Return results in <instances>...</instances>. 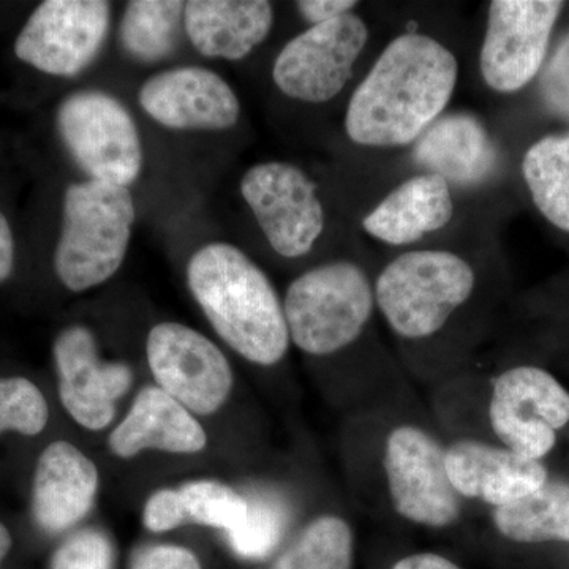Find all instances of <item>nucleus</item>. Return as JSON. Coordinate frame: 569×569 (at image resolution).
Here are the masks:
<instances>
[{
  "mask_svg": "<svg viewBox=\"0 0 569 569\" xmlns=\"http://www.w3.org/2000/svg\"><path fill=\"white\" fill-rule=\"evenodd\" d=\"M541 93L550 110L569 119V33L542 70Z\"/></svg>",
  "mask_w": 569,
  "mask_h": 569,
  "instance_id": "obj_30",
  "label": "nucleus"
},
{
  "mask_svg": "<svg viewBox=\"0 0 569 569\" xmlns=\"http://www.w3.org/2000/svg\"><path fill=\"white\" fill-rule=\"evenodd\" d=\"M274 26V7L266 0H192L183 28L208 58L241 61L260 47Z\"/></svg>",
  "mask_w": 569,
  "mask_h": 569,
  "instance_id": "obj_21",
  "label": "nucleus"
},
{
  "mask_svg": "<svg viewBox=\"0 0 569 569\" xmlns=\"http://www.w3.org/2000/svg\"><path fill=\"white\" fill-rule=\"evenodd\" d=\"M187 283L217 335L258 366L282 361L290 346L274 284L238 247H201L187 266Z\"/></svg>",
  "mask_w": 569,
  "mask_h": 569,
  "instance_id": "obj_2",
  "label": "nucleus"
},
{
  "mask_svg": "<svg viewBox=\"0 0 569 569\" xmlns=\"http://www.w3.org/2000/svg\"><path fill=\"white\" fill-rule=\"evenodd\" d=\"M353 533L346 520L321 516L302 530L271 569H351Z\"/></svg>",
  "mask_w": 569,
  "mask_h": 569,
  "instance_id": "obj_25",
  "label": "nucleus"
},
{
  "mask_svg": "<svg viewBox=\"0 0 569 569\" xmlns=\"http://www.w3.org/2000/svg\"><path fill=\"white\" fill-rule=\"evenodd\" d=\"M186 520L181 496L176 489H162L153 493L142 512V522L152 533L178 529Z\"/></svg>",
  "mask_w": 569,
  "mask_h": 569,
  "instance_id": "obj_31",
  "label": "nucleus"
},
{
  "mask_svg": "<svg viewBox=\"0 0 569 569\" xmlns=\"http://www.w3.org/2000/svg\"><path fill=\"white\" fill-rule=\"evenodd\" d=\"M13 548V538L2 522H0V569H2L3 561L9 557L10 550Z\"/></svg>",
  "mask_w": 569,
  "mask_h": 569,
  "instance_id": "obj_36",
  "label": "nucleus"
},
{
  "mask_svg": "<svg viewBox=\"0 0 569 569\" xmlns=\"http://www.w3.org/2000/svg\"><path fill=\"white\" fill-rule=\"evenodd\" d=\"M455 216V194L447 179L419 171L385 194L362 217L361 227L381 244L410 247L445 230Z\"/></svg>",
  "mask_w": 569,
  "mask_h": 569,
  "instance_id": "obj_16",
  "label": "nucleus"
},
{
  "mask_svg": "<svg viewBox=\"0 0 569 569\" xmlns=\"http://www.w3.org/2000/svg\"><path fill=\"white\" fill-rule=\"evenodd\" d=\"M14 236L7 217L0 211V283L7 282L14 269Z\"/></svg>",
  "mask_w": 569,
  "mask_h": 569,
  "instance_id": "obj_34",
  "label": "nucleus"
},
{
  "mask_svg": "<svg viewBox=\"0 0 569 569\" xmlns=\"http://www.w3.org/2000/svg\"><path fill=\"white\" fill-rule=\"evenodd\" d=\"M492 519L515 542H569V485L546 482L530 496L496 508Z\"/></svg>",
  "mask_w": 569,
  "mask_h": 569,
  "instance_id": "obj_22",
  "label": "nucleus"
},
{
  "mask_svg": "<svg viewBox=\"0 0 569 569\" xmlns=\"http://www.w3.org/2000/svg\"><path fill=\"white\" fill-rule=\"evenodd\" d=\"M241 193L269 246L283 258L312 252L326 228L317 183L295 164L264 162L247 170Z\"/></svg>",
  "mask_w": 569,
  "mask_h": 569,
  "instance_id": "obj_8",
  "label": "nucleus"
},
{
  "mask_svg": "<svg viewBox=\"0 0 569 569\" xmlns=\"http://www.w3.org/2000/svg\"><path fill=\"white\" fill-rule=\"evenodd\" d=\"M489 419L505 448L539 460L569 422V392L546 370L515 367L493 380Z\"/></svg>",
  "mask_w": 569,
  "mask_h": 569,
  "instance_id": "obj_11",
  "label": "nucleus"
},
{
  "mask_svg": "<svg viewBox=\"0 0 569 569\" xmlns=\"http://www.w3.org/2000/svg\"><path fill=\"white\" fill-rule=\"evenodd\" d=\"M99 490V470L69 441H52L37 460L32 516L47 533L71 529L91 511Z\"/></svg>",
  "mask_w": 569,
  "mask_h": 569,
  "instance_id": "obj_18",
  "label": "nucleus"
},
{
  "mask_svg": "<svg viewBox=\"0 0 569 569\" xmlns=\"http://www.w3.org/2000/svg\"><path fill=\"white\" fill-rule=\"evenodd\" d=\"M110 13L103 0L41 2L18 33L14 54L41 73L74 77L102 50Z\"/></svg>",
  "mask_w": 569,
  "mask_h": 569,
  "instance_id": "obj_12",
  "label": "nucleus"
},
{
  "mask_svg": "<svg viewBox=\"0 0 569 569\" xmlns=\"http://www.w3.org/2000/svg\"><path fill=\"white\" fill-rule=\"evenodd\" d=\"M563 2L493 0L479 50V73L490 91L518 92L541 71Z\"/></svg>",
  "mask_w": 569,
  "mask_h": 569,
  "instance_id": "obj_9",
  "label": "nucleus"
},
{
  "mask_svg": "<svg viewBox=\"0 0 569 569\" xmlns=\"http://www.w3.org/2000/svg\"><path fill=\"white\" fill-rule=\"evenodd\" d=\"M133 222L129 187L91 179L67 187L54 252L63 287L81 293L111 279L126 258Z\"/></svg>",
  "mask_w": 569,
  "mask_h": 569,
  "instance_id": "obj_3",
  "label": "nucleus"
},
{
  "mask_svg": "<svg viewBox=\"0 0 569 569\" xmlns=\"http://www.w3.org/2000/svg\"><path fill=\"white\" fill-rule=\"evenodd\" d=\"M157 387L190 413L208 417L224 406L233 389L227 356L208 337L181 323L153 326L146 343Z\"/></svg>",
  "mask_w": 569,
  "mask_h": 569,
  "instance_id": "obj_10",
  "label": "nucleus"
},
{
  "mask_svg": "<svg viewBox=\"0 0 569 569\" xmlns=\"http://www.w3.org/2000/svg\"><path fill=\"white\" fill-rule=\"evenodd\" d=\"M459 70L458 56L436 37L418 31L395 37L348 100V140L367 149L413 146L447 112Z\"/></svg>",
  "mask_w": 569,
  "mask_h": 569,
  "instance_id": "obj_1",
  "label": "nucleus"
},
{
  "mask_svg": "<svg viewBox=\"0 0 569 569\" xmlns=\"http://www.w3.org/2000/svg\"><path fill=\"white\" fill-rule=\"evenodd\" d=\"M296 6H298L301 17L310 22V26H316L353 13L358 9L359 2H355V0H302Z\"/></svg>",
  "mask_w": 569,
  "mask_h": 569,
  "instance_id": "obj_33",
  "label": "nucleus"
},
{
  "mask_svg": "<svg viewBox=\"0 0 569 569\" xmlns=\"http://www.w3.org/2000/svg\"><path fill=\"white\" fill-rule=\"evenodd\" d=\"M130 569H203L193 550L176 545L146 546L134 552Z\"/></svg>",
  "mask_w": 569,
  "mask_h": 569,
  "instance_id": "obj_32",
  "label": "nucleus"
},
{
  "mask_svg": "<svg viewBox=\"0 0 569 569\" xmlns=\"http://www.w3.org/2000/svg\"><path fill=\"white\" fill-rule=\"evenodd\" d=\"M142 110L168 129L227 130L241 103L231 86L201 67H178L149 78L140 89Z\"/></svg>",
  "mask_w": 569,
  "mask_h": 569,
  "instance_id": "obj_15",
  "label": "nucleus"
},
{
  "mask_svg": "<svg viewBox=\"0 0 569 569\" xmlns=\"http://www.w3.org/2000/svg\"><path fill=\"white\" fill-rule=\"evenodd\" d=\"M376 291L356 261L336 260L295 279L283 299L288 335L310 356L339 353L355 343L376 310Z\"/></svg>",
  "mask_w": 569,
  "mask_h": 569,
  "instance_id": "obj_5",
  "label": "nucleus"
},
{
  "mask_svg": "<svg viewBox=\"0 0 569 569\" xmlns=\"http://www.w3.org/2000/svg\"><path fill=\"white\" fill-rule=\"evenodd\" d=\"M389 497L402 518L443 529L459 519L460 496L449 481L445 451L429 433L400 426L385 448Z\"/></svg>",
  "mask_w": 569,
  "mask_h": 569,
  "instance_id": "obj_13",
  "label": "nucleus"
},
{
  "mask_svg": "<svg viewBox=\"0 0 569 569\" xmlns=\"http://www.w3.org/2000/svg\"><path fill=\"white\" fill-rule=\"evenodd\" d=\"M369 40V24L356 11L310 26L277 54L272 80L298 102H331L353 78Z\"/></svg>",
  "mask_w": 569,
  "mask_h": 569,
  "instance_id": "obj_7",
  "label": "nucleus"
},
{
  "mask_svg": "<svg viewBox=\"0 0 569 569\" xmlns=\"http://www.w3.org/2000/svg\"><path fill=\"white\" fill-rule=\"evenodd\" d=\"M246 519L228 535L231 549L247 560H261L271 556L282 541L288 515L282 501L272 497L249 500Z\"/></svg>",
  "mask_w": 569,
  "mask_h": 569,
  "instance_id": "obj_27",
  "label": "nucleus"
},
{
  "mask_svg": "<svg viewBox=\"0 0 569 569\" xmlns=\"http://www.w3.org/2000/svg\"><path fill=\"white\" fill-rule=\"evenodd\" d=\"M48 419L50 408L37 385L24 377H0V433L36 437L43 432Z\"/></svg>",
  "mask_w": 569,
  "mask_h": 569,
  "instance_id": "obj_28",
  "label": "nucleus"
},
{
  "mask_svg": "<svg viewBox=\"0 0 569 569\" xmlns=\"http://www.w3.org/2000/svg\"><path fill=\"white\" fill-rule=\"evenodd\" d=\"M186 2L133 0L127 3L119 29L123 50L142 62L167 58L178 47Z\"/></svg>",
  "mask_w": 569,
  "mask_h": 569,
  "instance_id": "obj_24",
  "label": "nucleus"
},
{
  "mask_svg": "<svg viewBox=\"0 0 569 569\" xmlns=\"http://www.w3.org/2000/svg\"><path fill=\"white\" fill-rule=\"evenodd\" d=\"M58 391L63 408L84 429H107L114 418L116 402L132 385V370L123 362L102 361L96 337L84 326L74 325L56 337Z\"/></svg>",
  "mask_w": 569,
  "mask_h": 569,
  "instance_id": "obj_14",
  "label": "nucleus"
},
{
  "mask_svg": "<svg viewBox=\"0 0 569 569\" xmlns=\"http://www.w3.org/2000/svg\"><path fill=\"white\" fill-rule=\"evenodd\" d=\"M392 569H460L455 561L433 552L415 553L397 561Z\"/></svg>",
  "mask_w": 569,
  "mask_h": 569,
  "instance_id": "obj_35",
  "label": "nucleus"
},
{
  "mask_svg": "<svg viewBox=\"0 0 569 569\" xmlns=\"http://www.w3.org/2000/svg\"><path fill=\"white\" fill-rule=\"evenodd\" d=\"M522 174L538 211L569 233V132L548 134L531 144Z\"/></svg>",
  "mask_w": 569,
  "mask_h": 569,
  "instance_id": "obj_23",
  "label": "nucleus"
},
{
  "mask_svg": "<svg viewBox=\"0 0 569 569\" xmlns=\"http://www.w3.org/2000/svg\"><path fill=\"white\" fill-rule=\"evenodd\" d=\"M445 467L460 497L479 498L500 508L530 496L548 482L539 460L482 441H456L445 451Z\"/></svg>",
  "mask_w": 569,
  "mask_h": 569,
  "instance_id": "obj_17",
  "label": "nucleus"
},
{
  "mask_svg": "<svg viewBox=\"0 0 569 569\" xmlns=\"http://www.w3.org/2000/svg\"><path fill=\"white\" fill-rule=\"evenodd\" d=\"M179 490L187 520L230 533L246 519L249 501L230 486L198 479Z\"/></svg>",
  "mask_w": 569,
  "mask_h": 569,
  "instance_id": "obj_26",
  "label": "nucleus"
},
{
  "mask_svg": "<svg viewBox=\"0 0 569 569\" xmlns=\"http://www.w3.org/2000/svg\"><path fill=\"white\" fill-rule=\"evenodd\" d=\"M477 272L462 254L447 249H411L378 274L376 305L389 328L408 340L429 339L470 301Z\"/></svg>",
  "mask_w": 569,
  "mask_h": 569,
  "instance_id": "obj_4",
  "label": "nucleus"
},
{
  "mask_svg": "<svg viewBox=\"0 0 569 569\" xmlns=\"http://www.w3.org/2000/svg\"><path fill=\"white\" fill-rule=\"evenodd\" d=\"M67 151L91 181L129 187L140 178L142 149L132 114L100 91L71 93L58 110Z\"/></svg>",
  "mask_w": 569,
  "mask_h": 569,
  "instance_id": "obj_6",
  "label": "nucleus"
},
{
  "mask_svg": "<svg viewBox=\"0 0 569 569\" xmlns=\"http://www.w3.org/2000/svg\"><path fill=\"white\" fill-rule=\"evenodd\" d=\"M206 445L208 436L194 415L159 387L141 389L110 436L111 451L121 459H132L146 449L198 455Z\"/></svg>",
  "mask_w": 569,
  "mask_h": 569,
  "instance_id": "obj_20",
  "label": "nucleus"
},
{
  "mask_svg": "<svg viewBox=\"0 0 569 569\" xmlns=\"http://www.w3.org/2000/svg\"><path fill=\"white\" fill-rule=\"evenodd\" d=\"M111 539L97 529L74 531L52 553L50 569H112Z\"/></svg>",
  "mask_w": 569,
  "mask_h": 569,
  "instance_id": "obj_29",
  "label": "nucleus"
},
{
  "mask_svg": "<svg viewBox=\"0 0 569 569\" xmlns=\"http://www.w3.org/2000/svg\"><path fill=\"white\" fill-rule=\"evenodd\" d=\"M419 170L451 187H477L496 171L498 152L488 127L468 111L445 112L411 146Z\"/></svg>",
  "mask_w": 569,
  "mask_h": 569,
  "instance_id": "obj_19",
  "label": "nucleus"
}]
</instances>
